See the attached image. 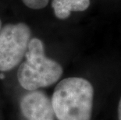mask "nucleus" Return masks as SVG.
Returning <instances> with one entry per match:
<instances>
[{
	"label": "nucleus",
	"instance_id": "f257e3e1",
	"mask_svg": "<svg viewBox=\"0 0 121 120\" xmlns=\"http://www.w3.org/2000/svg\"><path fill=\"white\" fill-rule=\"evenodd\" d=\"M94 89L88 80L68 77L53 91L51 103L57 120H91Z\"/></svg>",
	"mask_w": 121,
	"mask_h": 120
},
{
	"label": "nucleus",
	"instance_id": "f03ea898",
	"mask_svg": "<svg viewBox=\"0 0 121 120\" xmlns=\"http://www.w3.org/2000/svg\"><path fill=\"white\" fill-rule=\"evenodd\" d=\"M26 60L17 71L20 85L28 91H37L55 83L63 74V68L57 62L45 55L43 42L31 38L25 54Z\"/></svg>",
	"mask_w": 121,
	"mask_h": 120
},
{
	"label": "nucleus",
	"instance_id": "7ed1b4c3",
	"mask_svg": "<svg viewBox=\"0 0 121 120\" xmlns=\"http://www.w3.org/2000/svg\"><path fill=\"white\" fill-rule=\"evenodd\" d=\"M26 24H6L0 30V71L6 72L19 64L26 54L30 40Z\"/></svg>",
	"mask_w": 121,
	"mask_h": 120
},
{
	"label": "nucleus",
	"instance_id": "20e7f679",
	"mask_svg": "<svg viewBox=\"0 0 121 120\" xmlns=\"http://www.w3.org/2000/svg\"><path fill=\"white\" fill-rule=\"evenodd\" d=\"M20 106L27 120H55L51 101L42 91H30L25 94L20 100Z\"/></svg>",
	"mask_w": 121,
	"mask_h": 120
},
{
	"label": "nucleus",
	"instance_id": "39448f33",
	"mask_svg": "<svg viewBox=\"0 0 121 120\" xmlns=\"http://www.w3.org/2000/svg\"><path fill=\"white\" fill-rule=\"evenodd\" d=\"M90 6V0H52V7L55 16L59 19L65 20L72 12L86 10Z\"/></svg>",
	"mask_w": 121,
	"mask_h": 120
},
{
	"label": "nucleus",
	"instance_id": "423d86ee",
	"mask_svg": "<svg viewBox=\"0 0 121 120\" xmlns=\"http://www.w3.org/2000/svg\"><path fill=\"white\" fill-rule=\"evenodd\" d=\"M27 7L33 9H40L47 6L49 0H22Z\"/></svg>",
	"mask_w": 121,
	"mask_h": 120
},
{
	"label": "nucleus",
	"instance_id": "0eeeda50",
	"mask_svg": "<svg viewBox=\"0 0 121 120\" xmlns=\"http://www.w3.org/2000/svg\"><path fill=\"white\" fill-rule=\"evenodd\" d=\"M118 120H121V98L118 105Z\"/></svg>",
	"mask_w": 121,
	"mask_h": 120
},
{
	"label": "nucleus",
	"instance_id": "6e6552de",
	"mask_svg": "<svg viewBox=\"0 0 121 120\" xmlns=\"http://www.w3.org/2000/svg\"><path fill=\"white\" fill-rule=\"evenodd\" d=\"M1 28H2V22H1V20H0V30H1Z\"/></svg>",
	"mask_w": 121,
	"mask_h": 120
}]
</instances>
